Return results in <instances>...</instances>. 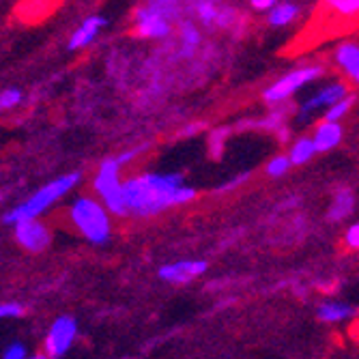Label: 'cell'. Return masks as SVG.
<instances>
[{
	"instance_id": "52a82bcc",
	"label": "cell",
	"mask_w": 359,
	"mask_h": 359,
	"mask_svg": "<svg viewBox=\"0 0 359 359\" xmlns=\"http://www.w3.org/2000/svg\"><path fill=\"white\" fill-rule=\"evenodd\" d=\"M76 340H78V320L67 314L58 316L46 334L43 355L48 359H60L72 351Z\"/></svg>"
},
{
	"instance_id": "cb8c5ba5",
	"label": "cell",
	"mask_w": 359,
	"mask_h": 359,
	"mask_svg": "<svg viewBox=\"0 0 359 359\" xmlns=\"http://www.w3.org/2000/svg\"><path fill=\"white\" fill-rule=\"evenodd\" d=\"M292 168V164H290V159H288V155H273L269 161H267V175L269 177H273V179H280V177H284V175H288V170Z\"/></svg>"
},
{
	"instance_id": "ffe728a7",
	"label": "cell",
	"mask_w": 359,
	"mask_h": 359,
	"mask_svg": "<svg viewBox=\"0 0 359 359\" xmlns=\"http://www.w3.org/2000/svg\"><path fill=\"white\" fill-rule=\"evenodd\" d=\"M179 37H181V48L183 54H194L196 48L203 43V32L196 28L191 22H181V30H179Z\"/></svg>"
},
{
	"instance_id": "2e32d148",
	"label": "cell",
	"mask_w": 359,
	"mask_h": 359,
	"mask_svg": "<svg viewBox=\"0 0 359 359\" xmlns=\"http://www.w3.org/2000/svg\"><path fill=\"white\" fill-rule=\"evenodd\" d=\"M355 211V194L348 187H340L334 196V201L327 209L330 222H342Z\"/></svg>"
},
{
	"instance_id": "44dd1931",
	"label": "cell",
	"mask_w": 359,
	"mask_h": 359,
	"mask_svg": "<svg viewBox=\"0 0 359 359\" xmlns=\"http://www.w3.org/2000/svg\"><path fill=\"white\" fill-rule=\"evenodd\" d=\"M191 9H194V13H196V18H198L201 24L215 26L217 13H219V5L217 3H211V0H205V3H203V0H201V3H194Z\"/></svg>"
},
{
	"instance_id": "30bf717a",
	"label": "cell",
	"mask_w": 359,
	"mask_h": 359,
	"mask_svg": "<svg viewBox=\"0 0 359 359\" xmlns=\"http://www.w3.org/2000/svg\"><path fill=\"white\" fill-rule=\"evenodd\" d=\"M207 260H177V263H168L159 267L157 276L168 284H187L201 278L207 271Z\"/></svg>"
},
{
	"instance_id": "3957f363",
	"label": "cell",
	"mask_w": 359,
	"mask_h": 359,
	"mask_svg": "<svg viewBox=\"0 0 359 359\" xmlns=\"http://www.w3.org/2000/svg\"><path fill=\"white\" fill-rule=\"evenodd\" d=\"M80 172H67L62 177H56L52 181H48L46 185H41L37 191H32L26 201H22L18 207H13L7 215H5V224H22L28 219H39L46 211H50L58 201H62L78 183H80Z\"/></svg>"
},
{
	"instance_id": "9a60e30c",
	"label": "cell",
	"mask_w": 359,
	"mask_h": 359,
	"mask_svg": "<svg viewBox=\"0 0 359 359\" xmlns=\"http://www.w3.org/2000/svg\"><path fill=\"white\" fill-rule=\"evenodd\" d=\"M288 112H290V106L288 104H282V106L271 108L267 116L258 118V121H248L241 127H258V129H265V132L278 136L282 129H286V114Z\"/></svg>"
},
{
	"instance_id": "4fadbf2b",
	"label": "cell",
	"mask_w": 359,
	"mask_h": 359,
	"mask_svg": "<svg viewBox=\"0 0 359 359\" xmlns=\"http://www.w3.org/2000/svg\"><path fill=\"white\" fill-rule=\"evenodd\" d=\"M342 136H344V129H342V125H340V123L320 121V123L314 127V134H312V140H314L316 153H327V151H334V149L342 142Z\"/></svg>"
},
{
	"instance_id": "4dcf8cb0",
	"label": "cell",
	"mask_w": 359,
	"mask_h": 359,
	"mask_svg": "<svg viewBox=\"0 0 359 359\" xmlns=\"http://www.w3.org/2000/svg\"><path fill=\"white\" fill-rule=\"evenodd\" d=\"M344 245H346L348 250L359 252V224L348 226V231L344 233Z\"/></svg>"
},
{
	"instance_id": "603a6c76",
	"label": "cell",
	"mask_w": 359,
	"mask_h": 359,
	"mask_svg": "<svg viewBox=\"0 0 359 359\" xmlns=\"http://www.w3.org/2000/svg\"><path fill=\"white\" fill-rule=\"evenodd\" d=\"M231 136V129L228 127H219V129H213L209 134V140H207V147H209V153L211 157L219 159L222 153H224V144H226V138Z\"/></svg>"
},
{
	"instance_id": "277c9868",
	"label": "cell",
	"mask_w": 359,
	"mask_h": 359,
	"mask_svg": "<svg viewBox=\"0 0 359 359\" xmlns=\"http://www.w3.org/2000/svg\"><path fill=\"white\" fill-rule=\"evenodd\" d=\"M179 3H168V0H153L136 7L134 11V32L142 39H166L175 22L179 20Z\"/></svg>"
},
{
	"instance_id": "5b68a950",
	"label": "cell",
	"mask_w": 359,
	"mask_h": 359,
	"mask_svg": "<svg viewBox=\"0 0 359 359\" xmlns=\"http://www.w3.org/2000/svg\"><path fill=\"white\" fill-rule=\"evenodd\" d=\"M123 166L118 164L116 155L104 159L93 177V189L112 217H125V201H123Z\"/></svg>"
},
{
	"instance_id": "9c48e42d",
	"label": "cell",
	"mask_w": 359,
	"mask_h": 359,
	"mask_svg": "<svg viewBox=\"0 0 359 359\" xmlns=\"http://www.w3.org/2000/svg\"><path fill=\"white\" fill-rule=\"evenodd\" d=\"M351 95V90H348V84L346 82H332V84H325V86H320L314 95H310L308 100L302 104V108H299V116L302 118H308L312 112H318V110H327V108H332L334 104H338V102H342L344 97H348Z\"/></svg>"
},
{
	"instance_id": "8992f818",
	"label": "cell",
	"mask_w": 359,
	"mask_h": 359,
	"mask_svg": "<svg viewBox=\"0 0 359 359\" xmlns=\"http://www.w3.org/2000/svg\"><path fill=\"white\" fill-rule=\"evenodd\" d=\"M325 67L323 65H306V67H297L288 74H284L282 78H278L271 86H267L263 90V100L267 106L276 108L282 104H288V100L292 95H297L304 86L316 82L318 78H323Z\"/></svg>"
},
{
	"instance_id": "1f68e13d",
	"label": "cell",
	"mask_w": 359,
	"mask_h": 359,
	"mask_svg": "<svg viewBox=\"0 0 359 359\" xmlns=\"http://www.w3.org/2000/svg\"><path fill=\"white\" fill-rule=\"evenodd\" d=\"M276 5H278L276 0H252V3H250V7H252L254 11H267V13H269Z\"/></svg>"
},
{
	"instance_id": "484cf974",
	"label": "cell",
	"mask_w": 359,
	"mask_h": 359,
	"mask_svg": "<svg viewBox=\"0 0 359 359\" xmlns=\"http://www.w3.org/2000/svg\"><path fill=\"white\" fill-rule=\"evenodd\" d=\"M239 22V13L233 9V7H228V5H219V13H217V22H215V28H233L235 24Z\"/></svg>"
},
{
	"instance_id": "5bb4252c",
	"label": "cell",
	"mask_w": 359,
	"mask_h": 359,
	"mask_svg": "<svg viewBox=\"0 0 359 359\" xmlns=\"http://www.w3.org/2000/svg\"><path fill=\"white\" fill-rule=\"evenodd\" d=\"M357 314H359V310L346 302L330 299V302H320L316 306V318L320 323H346V320L357 318Z\"/></svg>"
},
{
	"instance_id": "d6986e66",
	"label": "cell",
	"mask_w": 359,
	"mask_h": 359,
	"mask_svg": "<svg viewBox=\"0 0 359 359\" xmlns=\"http://www.w3.org/2000/svg\"><path fill=\"white\" fill-rule=\"evenodd\" d=\"M325 9L338 20H359V0H330V3H325Z\"/></svg>"
},
{
	"instance_id": "d6a6232c",
	"label": "cell",
	"mask_w": 359,
	"mask_h": 359,
	"mask_svg": "<svg viewBox=\"0 0 359 359\" xmlns=\"http://www.w3.org/2000/svg\"><path fill=\"white\" fill-rule=\"evenodd\" d=\"M205 127H207L205 123H191V125L181 129V136H196V132H203Z\"/></svg>"
},
{
	"instance_id": "8fae6325",
	"label": "cell",
	"mask_w": 359,
	"mask_h": 359,
	"mask_svg": "<svg viewBox=\"0 0 359 359\" xmlns=\"http://www.w3.org/2000/svg\"><path fill=\"white\" fill-rule=\"evenodd\" d=\"M108 20L102 15V13H93V15H86L72 32L69 37V50H84L88 48L97 37L102 35V30L106 28Z\"/></svg>"
},
{
	"instance_id": "836d02e7",
	"label": "cell",
	"mask_w": 359,
	"mask_h": 359,
	"mask_svg": "<svg viewBox=\"0 0 359 359\" xmlns=\"http://www.w3.org/2000/svg\"><path fill=\"white\" fill-rule=\"evenodd\" d=\"M28 359H48V357H46L43 353H39V355H30Z\"/></svg>"
},
{
	"instance_id": "7c38bea8",
	"label": "cell",
	"mask_w": 359,
	"mask_h": 359,
	"mask_svg": "<svg viewBox=\"0 0 359 359\" xmlns=\"http://www.w3.org/2000/svg\"><path fill=\"white\" fill-rule=\"evenodd\" d=\"M334 60H336V67L351 82H355L359 86V43L357 41H342L336 48Z\"/></svg>"
},
{
	"instance_id": "ac0fdd59",
	"label": "cell",
	"mask_w": 359,
	"mask_h": 359,
	"mask_svg": "<svg viewBox=\"0 0 359 359\" xmlns=\"http://www.w3.org/2000/svg\"><path fill=\"white\" fill-rule=\"evenodd\" d=\"M288 159L292 166H304L308 161L316 155V147H314V140L312 136H304V138H297L295 142L290 144L288 149Z\"/></svg>"
},
{
	"instance_id": "e0dca14e",
	"label": "cell",
	"mask_w": 359,
	"mask_h": 359,
	"mask_svg": "<svg viewBox=\"0 0 359 359\" xmlns=\"http://www.w3.org/2000/svg\"><path fill=\"white\" fill-rule=\"evenodd\" d=\"M302 13V7L297 3H278L269 13H267V24L273 28H284L292 24Z\"/></svg>"
},
{
	"instance_id": "ba28073f",
	"label": "cell",
	"mask_w": 359,
	"mask_h": 359,
	"mask_svg": "<svg viewBox=\"0 0 359 359\" xmlns=\"http://www.w3.org/2000/svg\"><path fill=\"white\" fill-rule=\"evenodd\" d=\"M13 239L22 250L30 254H41L52 243V231L41 219H28L13 226Z\"/></svg>"
},
{
	"instance_id": "f1b7e54d",
	"label": "cell",
	"mask_w": 359,
	"mask_h": 359,
	"mask_svg": "<svg viewBox=\"0 0 359 359\" xmlns=\"http://www.w3.org/2000/svg\"><path fill=\"white\" fill-rule=\"evenodd\" d=\"M149 147L147 144H142V147H136V149H127V151H123V153H118L116 155V159H118V164L125 168V166H129V164H134V161L147 151Z\"/></svg>"
},
{
	"instance_id": "4316f807",
	"label": "cell",
	"mask_w": 359,
	"mask_h": 359,
	"mask_svg": "<svg viewBox=\"0 0 359 359\" xmlns=\"http://www.w3.org/2000/svg\"><path fill=\"white\" fill-rule=\"evenodd\" d=\"M24 314H26V306L20 302H3L0 304V320L22 318Z\"/></svg>"
},
{
	"instance_id": "d4e9b609",
	"label": "cell",
	"mask_w": 359,
	"mask_h": 359,
	"mask_svg": "<svg viewBox=\"0 0 359 359\" xmlns=\"http://www.w3.org/2000/svg\"><path fill=\"white\" fill-rule=\"evenodd\" d=\"M20 104H22V90L20 88H7V90L0 93V114L13 110Z\"/></svg>"
},
{
	"instance_id": "6da1fadb",
	"label": "cell",
	"mask_w": 359,
	"mask_h": 359,
	"mask_svg": "<svg viewBox=\"0 0 359 359\" xmlns=\"http://www.w3.org/2000/svg\"><path fill=\"white\" fill-rule=\"evenodd\" d=\"M198 191L181 172H140L123 181L125 217H155L172 207L191 203Z\"/></svg>"
},
{
	"instance_id": "83f0119b",
	"label": "cell",
	"mask_w": 359,
	"mask_h": 359,
	"mask_svg": "<svg viewBox=\"0 0 359 359\" xmlns=\"http://www.w3.org/2000/svg\"><path fill=\"white\" fill-rule=\"evenodd\" d=\"M28 348L24 342H11L5 346L3 355H0V359H28Z\"/></svg>"
},
{
	"instance_id": "f546056e",
	"label": "cell",
	"mask_w": 359,
	"mask_h": 359,
	"mask_svg": "<svg viewBox=\"0 0 359 359\" xmlns=\"http://www.w3.org/2000/svg\"><path fill=\"white\" fill-rule=\"evenodd\" d=\"M248 179H250V172H241V175L233 177L231 181H226L224 185L215 187V194H228V191H233V189H237L239 185H243Z\"/></svg>"
},
{
	"instance_id": "7402d4cb",
	"label": "cell",
	"mask_w": 359,
	"mask_h": 359,
	"mask_svg": "<svg viewBox=\"0 0 359 359\" xmlns=\"http://www.w3.org/2000/svg\"><path fill=\"white\" fill-rule=\"evenodd\" d=\"M353 104H355V95L351 93L348 97H344L342 102H338V104H334L332 108H327L323 112V121H330V123H340L348 112H351V108H353Z\"/></svg>"
},
{
	"instance_id": "7a4b0ae2",
	"label": "cell",
	"mask_w": 359,
	"mask_h": 359,
	"mask_svg": "<svg viewBox=\"0 0 359 359\" xmlns=\"http://www.w3.org/2000/svg\"><path fill=\"white\" fill-rule=\"evenodd\" d=\"M67 222L93 245H104L112 237V213L97 196H78L67 209Z\"/></svg>"
}]
</instances>
